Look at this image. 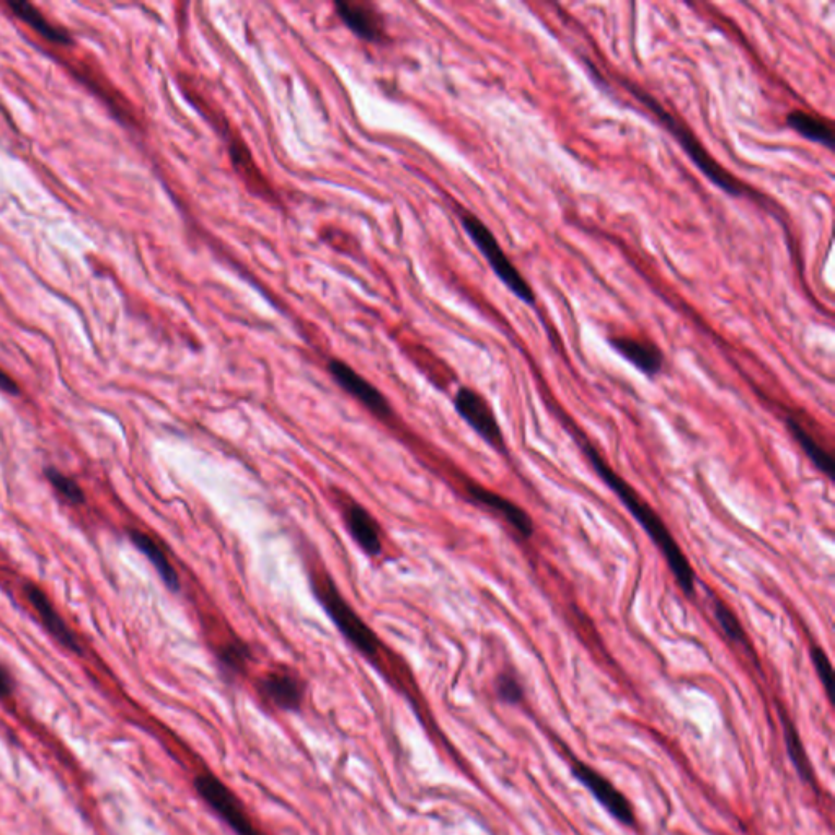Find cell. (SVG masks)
<instances>
[{
  "label": "cell",
  "instance_id": "obj_1",
  "mask_svg": "<svg viewBox=\"0 0 835 835\" xmlns=\"http://www.w3.org/2000/svg\"><path fill=\"white\" fill-rule=\"evenodd\" d=\"M583 449L602 482L606 483L610 490L619 496L623 506L640 522L648 537L653 540V544L658 547L659 552L663 553L664 560L668 562L669 570L676 578L677 586L684 591L685 596L694 597V568L685 557V553L682 552L681 545L677 544L676 539L672 537L663 519L630 483L625 482L619 473L607 465L606 460L602 459L601 454L591 444H584Z\"/></svg>",
  "mask_w": 835,
  "mask_h": 835
},
{
  "label": "cell",
  "instance_id": "obj_2",
  "mask_svg": "<svg viewBox=\"0 0 835 835\" xmlns=\"http://www.w3.org/2000/svg\"><path fill=\"white\" fill-rule=\"evenodd\" d=\"M625 87L632 92L633 97L637 98L638 102L643 103L648 110L653 111L654 115L658 116V120L669 129V133L676 137L677 141L681 142L682 149L689 154L690 159L694 160V164L699 167L700 172L713 183L718 186L720 190L725 191L728 195L738 196L746 193V186L739 182L738 178L726 172L725 168L721 167L716 160L712 159V155L705 151V147L700 144L699 139L690 131L681 120H677L676 116H672L668 110L661 107V103L656 102V98L651 97L645 90H641L637 85L625 82Z\"/></svg>",
  "mask_w": 835,
  "mask_h": 835
},
{
  "label": "cell",
  "instance_id": "obj_3",
  "mask_svg": "<svg viewBox=\"0 0 835 835\" xmlns=\"http://www.w3.org/2000/svg\"><path fill=\"white\" fill-rule=\"evenodd\" d=\"M460 221L465 232L469 234L472 242L477 245L478 250L488 261L493 273L500 278L501 283L513 292L519 301L527 305H534L535 294L531 284L527 283L521 271L513 265L508 255L504 253L500 242L496 240L495 234L486 227L485 222L469 211H460Z\"/></svg>",
  "mask_w": 835,
  "mask_h": 835
},
{
  "label": "cell",
  "instance_id": "obj_4",
  "mask_svg": "<svg viewBox=\"0 0 835 835\" xmlns=\"http://www.w3.org/2000/svg\"><path fill=\"white\" fill-rule=\"evenodd\" d=\"M312 586H314L315 596L322 604L323 610L335 623V627L343 633V637L350 641L356 650L366 654L369 658L376 656L377 651H379V638H377L376 633L372 632L369 625L356 614V610L351 607L350 602L341 596L332 579L328 576L315 579Z\"/></svg>",
  "mask_w": 835,
  "mask_h": 835
},
{
  "label": "cell",
  "instance_id": "obj_5",
  "mask_svg": "<svg viewBox=\"0 0 835 835\" xmlns=\"http://www.w3.org/2000/svg\"><path fill=\"white\" fill-rule=\"evenodd\" d=\"M454 407L460 418L488 442L496 451H504V436L500 423L496 420L495 411L490 407L482 395L469 387H460L454 398Z\"/></svg>",
  "mask_w": 835,
  "mask_h": 835
},
{
  "label": "cell",
  "instance_id": "obj_6",
  "mask_svg": "<svg viewBox=\"0 0 835 835\" xmlns=\"http://www.w3.org/2000/svg\"><path fill=\"white\" fill-rule=\"evenodd\" d=\"M196 790L201 798L229 824L239 835H257L252 821L248 819L239 801L230 793L229 788L213 775H201L196 778Z\"/></svg>",
  "mask_w": 835,
  "mask_h": 835
},
{
  "label": "cell",
  "instance_id": "obj_7",
  "mask_svg": "<svg viewBox=\"0 0 835 835\" xmlns=\"http://www.w3.org/2000/svg\"><path fill=\"white\" fill-rule=\"evenodd\" d=\"M328 372L335 379L336 384L340 385L341 389L348 392L351 397L356 398L358 402L363 403L367 410H371V413L380 416V418H389L392 415L389 400L382 395L376 385H372L369 380L364 379L361 374L354 371L350 364H346L345 361H340V359H330L328 361Z\"/></svg>",
  "mask_w": 835,
  "mask_h": 835
},
{
  "label": "cell",
  "instance_id": "obj_8",
  "mask_svg": "<svg viewBox=\"0 0 835 835\" xmlns=\"http://www.w3.org/2000/svg\"><path fill=\"white\" fill-rule=\"evenodd\" d=\"M335 9L341 22L345 23L346 27L359 38L377 43V45H384L389 41L384 17L377 10L376 5L369 4V2L345 0V2H336Z\"/></svg>",
  "mask_w": 835,
  "mask_h": 835
},
{
  "label": "cell",
  "instance_id": "obj_9",
  "mask_svg": "<svg viewBox=\"0 0 835 835\" xmlns=\"http://www.w3.org/2000/svg\"><path fill=\"white\" fill-rule=\"evenodd\" d=\"M467 493L472 496L475 503L480 504L491 513L503 517L504 521L508 522L509 526L521 535L522 539H531L534 535V519H532L531 514L527 513L526 509L517 506L514 501L504 498L496 491L488 490L485 486L477 485V483H470L467 486Z\"/></svg>",
  "mask_w": 835,
  "mask_h": 835
},
{
  "label": "cell",
  "instance_id": "obj_10",
  "mask_svg": "<svg viewBox=\"0 0 835 835\" xmlns=\"http://www.w3.org/2000/svg\"><path fill=\"white\" fill-rule=\"evenodd\" d=\"M609 343L622 358L627 359L645 376H658L663 371L664 354L654 343L627 335L610 336Z\"/></svg>",
  "mask_w": 835,
  "mask_h": 835
},
{
  "label": "cell",
  "instance_id": "obj_11",
  "mask_svg": "<svg viewBox=\"0 0 835 835\" xmlns=\"http://www.w3.org/2000/svg\"><path fill=\"white\" fill-rule=\"evenodd\" d=\"M576 777L581 780V782L589 788V790L593 791V795L596 796L597 800L601 801L602 806L609 811V813L614 814L615 818L622 821L623 824H632L633 822V811L632 806L628 803L627 798L620 793L617 788L606 780V778L602 777V775L597 774L594 772L591 767L588 765L578 764L576 765L575 769Z\"/></svg>",
  "mask_w": 835,
  "mask_h": 835
},
{
  "label": "cell",
  "instance_id": "obj_12",
  "mask_svg": "<svg viewBox=\"0 0 835 835\" xmlns=\"http://www.w3.org/2000/svg\"><path fill=\"white\" fill-rule=\"evenodd\" d=\"M25 594H27V599L30 601L33 609L36 610V614L40 615L41 622L45 625L46 630L64 648L74 651V653H80V645L76 635L72 633L71 628L67 627V623L62 620L61 615L58 614V610L54 609L53 602L49 601V597L46 596L45 591H41L35 584H27L25 586Z\"/></svg>",
  "mask_w": 835,
  "mask_h": 835
},
{
  "label": "cell",
  "instance_id": "obj_13",
  "mask_svg": "<svg viewBox=\"0 0 835 835\" xmlns=\"http://www.w3.org/2000/svg\"><path fill=\"white\" fill-rule=\"evenodd\" d=\"M345 521L354 542L363 548L367 555L377 557L382 552L379 524L369 511L359 504H350L346 509Z\"/></svg>",
  "mask_w": 835,
  "mask_h": 835
},
{
  "label": "cell",
  "instance_id": "obj_14",
  "mask_svg": "<svg viewBox=\"0 0 835 835\" xmlns=\"http://www.w3.org/2000/svg\"><path fill=\"white\" fill-rule=\"evenodd\" d=\"M266 699L283 710H296L302 702V685L289 672H271L261 681Z\"/></svg>",
  "mask_w": 835,
  "mask_h": 835
},
{
  "label": "cell",
  "instance_id": "obj_15",
  "mask_svg": "<svg viewBox=\"0 0 835 835\" xmlns=\"http://www.w3.org/2000/svg\"><path fill=\"white\" fill-rule=\"evenodd\" d=\"M129 540H131V544L142 553V555H146L147 560L152 563L154 566L155 571L159 573L160 578L164 581L165 586H167L170 591L173 593H178L180 591V578H178V573L173 568L172 563L168 560L167 555H165L164 550L160 548V545L155 542L152 537L149 535L144 534V532L137 531V529H129L128 531Z\"/></svg>",
  "mask_w": 835,
  "mask_h": 835
},
{
  "label": "cell",
  "instance_id": "obj_16",
  "mask_svg": "<svg viewBox=\"0 0 835 835\" xmlns=\"http://www.w3.org/2000/svg\"><path fill=\"white\" fill-rule=\"evenodd\" d=\"M787 428L795 441L800 444L801 449L805 451L806 456L813 462L814 467L819 472L824 473L829 480H834V457L831 452L826 451L824 447L816 441L813 434L809 433V429L803 426L796 416H787Z\"/></svg>",
  "mask_w": 835,
  "mask_h": 835
},
{
  "label": "cell",
  "instance_id": "obj_17",
  "mask_svg": "<svg viewBox=\"0 0 835 835\" xmlns=\"http://www.w3.org/2000/svg\"><path fill=\"white\" fill-rule=\"evenodd\" d=\"M787 124L793 131L808 141L832 149L834 147V126L831 121L809 111L793 110L788 113Z\"/></svg>",
  "mask_w": 835,
  "mask_h": 835
},
{
  "label": "cell",
  "instance_id": "obj_18",
  "mask_svg": "<svg viewBox=\"0 0 835 835\" xmlns=\"http://www.w3.org/2000/svg\"><path fill=\"white\" fill-rule=\"evenodd\" d=\"M9 7L14 10V14L18 18H22L23 22H27L28 25L35 28L41 36H45L46 40L54 41L59 45L71 43V38L66 31L51 25L33 5L27 4V2H10Z\"/></svg>",
  "mask_w": 835,
  "mask_h": 835
},
{
  "label": "cell",
  "instance_id": "obj_19",
  "mask_svg": "<svg viewBox=\"0 0 835 835\" xmlns=\"http://www.w3.org/2000/svg\"><path fill=\"white\" fill-rule=\"evenodd\" d=\"M712 609L716 623L720 625L726 637L736 645H744L746 643V633H744L743 625L739 622L738 615L734 614L733 610L729 609L725 602L718 597H713Z\"/></svg>",
  "mask_w": 835,
  "mask_h": 835
},
{
  "label": "cell",
  "instance_id": "obj_20",
  "mask_svg": "<svg viewBox=\"0 0 835 835\" xmlns=\"http://www.w3.org/2000/svg\"><path fill=\"white\" fill-rule=\"evenodd\" d=\"M45 475L48 478V482L54 486V490L58 491L64 500L69 501L71 504L84 503V490L80 488L76 480H72L71 477H67L64 473L59 472L58 469H54V467H48L45 470Z\"/></svg>",
  "mask_w": 835,
  "mask_h": 835
},
{
  "label": "cell",
  "instance_id": "obj_21",
  "mask_svg": "<svg viewBox=\"0 0 835 835\" xmlns=\"http://www.w3.org/2000/svg\"><path fill=\"white\" fill-rule=\"evenodd\" d=\"M250 658H252V653L242 641H229L219 651V661L232 672L245 671Z\"/></svg>",
  "mask_w": 835,
  "mask_h": 835
},
{
  "label": "cell",
  "instance_id": "obj_22",
  "mask_svg": "<svg viewBox=\"0 0 835 835\" xmlns=\"http://www.w3.org/2000/svg\"><path fill=\"white\" fill-rule=\"evenodd\" d=\"M811 658H813L814 668L818 671L819 679H821L826 694L829 699L832 697V682H834V672H832V664L829 661L826 651L822 650L821 646H813L811 648Z\"/></svg>",
  "mask_w": 835,
  "mask_h": 835
},
{
  "label": "cell",
  "instance_id": "obj_23",
  "mask_svg": "<svg viewBox=\"0 0 835 835\" xmlns=\"http://www.w3.org/2000/svg\"><path fill=\"white\" fill-rule=\"evenodd\" d=\"M785 734H787L788 751H790L791 759L795 762L796 769L800 770V774L803 777L809 778L811 770H809L808 760H806L805 751H803V746H801L798 733H796L793 726L787 725Z\"/></svg>",
  "mask_w": 835,
  "mask_h": 835
},
{
  "label": "cell",
  "instance_id": "obj_24",
  "mask_svg": "<svg viewBox=\"0 0 835 835\" xmlns=\"http://www.w3.org/2000/svg\"><path fill=\"white\" fill-rule=\"evenodd\" d=\"M496 692L501 700L508 703H517L522 699V687L516 677L511 674H501L496 682Z\"/></svg>",
  "mask_w": 835,
  "mask_h": 835
},
{
  "label": "cell",
  "instance_id": "obj_25",
  "mask_svg": "<svg viewBox=\"0 0 835 835\" xmlns=\"http://www.w3.org/2000/svg\"><path fill=\"white\" fill-rule=\"evenodd\" d=\"M0 390L5 394L20 395V387H18L17 382L2 369H0Z\"/></svg>",
  "mask_w": 835,
  "mask_h": 835
},
{
  "label": "cell",
  "instance_id": "obj_26",
  "mask_svg": "<svg viewBox=\"0 0 835 835\" xmlns=\"http://www.w3.org/2000/svg\"><path fill=\"white\" fill-rule=\"evenodd\" d=\"M12 692V682H10L9 676L5 674L4 669L0 666V697H7Z\"/></svg>",
  "mask_w": 835,
  "mask_h": 835
}]
</instances>
